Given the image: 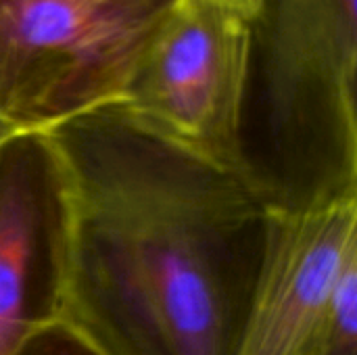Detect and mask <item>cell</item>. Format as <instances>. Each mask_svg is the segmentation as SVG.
Listing matches in <instances>:
<instances>
[{"mask_svg":"<svg viewBox=\"0 0 357 355\" xmlns=\"http://www.w3.org/2000/svg\"><path fill=\"white\" fill-rule=\"evenodd\" d=\"M46 134L69 199L61 320L105 355H236L274 213L123 103Z\"/></svg>","mask_w":357,"mask_h":355,"instance_id":"cell-1","label":"cell"},{"mask_svg":"<svg viewBox=\"0 0 357 355\" xmlns=\"http://www.w3.org/2000/svg\"><path fill=\"white\" fill-rule=\"evenodd\" d=\"M234 172L274 216L357 201V0H264Z\"/></svg>","mask_w":357,"mask_h":355,"instance_id":"cell-2","label":"cell"},{"mask_svg":"<svg viewBox=\"0 0 357 355\" xmlns=\"http://www.w3.org/2000/svg\"><path fill=\"white\" fill-rule=\"evenodd\" d=\"M178 0H0V113L46 132L123 103Z\"/></svg>","mask_w":357,"mask_h":355,"instance_id":"cell-3","label":"cell"},{"mask_svg":"<svg viewBox=\"0 0 357 355\" xmlns=\"http://www.w3.org/2000/svg\"><path fill=\"white\" fill-rule=\"evenodd\" d=\"M249 23L205 0H178L123 105L151 130L234 172Z\"/></svg>","mask_w":357,"mask_h":355,"instance_id":"cell-4","label":"cell"},{"mask_svg":"<svg viewBox=\"0 0 357 355\" xmlns=\"http://www.w3.org/2000/svg\"><path fill=\"white\" fill-rule=\"evenodd\" d=\"M69 199L61 157L46 132L0 146V355L61 320Z\"/></svg>","mask_w":357,"mask_h":355,"instance_id":"cell-5","label":"cell"},{"mask_svg":"<svg viewBox=\"0 0 357 355\" xmlns=\"http://www.w3.org/2000/svg\"><path fill=\"white\" fill-rule=\"evenodd\" d=\"M357 264V201L274 216L236 355H299Z\"/></svg>","mask_w":357,"mask_h":355,"instance_id":"cell-6","label":"cell"},{"mask_svg":"<svg viewBox=\"0 0 357 355\" xmlns=\"http://www.w3.org/2000/svg\"><path fill=\"white\" fill-rule=\"evenodd\" d=\"M299 355H357V264L345 272L322 326Z\"/></svg>","mask_w":357,"mask_h":355,"instance_id":"cell-7","label":"cell"},{"mask_svg":"<svg viewBox=\"0 0 357 355\" xmlns=\"http://www.w3.org/2000/svg\"><path fill=\"white\" fill-rule=\"evenodd\" d=\"M17 355H105L75 328L63 320H54L29 335Z\"/></svg>","mask_w":357,"mask_h":355,"instance_id":"cell-8","label":"cell"},{"mask_svg":"<svg viewBox=\"0 0 357 355\" xmlns=\"http://www.w3.org/2000/svg\"><path fill=\"white\" fill-rule=\"evenodd\" d=\"M205 2L234 15V17L247 21V23H251L255 19V15L259 13V8L264 4V0H205Z\"/></svg>","mask_w":357,"mask_h":355,"instance_id":"cell-9","label":"cell"},{"mask_svg":"<svg viewBox=\"0 0 357 355\" xmlns=\"http://www.w3.org/2000/svg\"><path fill=\"white\" fill-rule=\"evenodd\" d=\"M23 130H19L15 123H10L2 113H0V146H4L10 138H15L17 134H21Z\"/></svg>","mask_w":357,"mask_h":355,"instance_id":"cell-10","label":"cell"}]
</instances>
